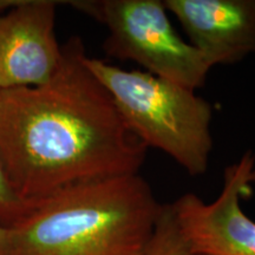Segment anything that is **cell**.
<instances>
[{"mask_svg":"<svg viewBox=\"0 0 255 255\" xmlns=\"http://www.w3.org/2000/svg\"><path fill=\"white\" fill-rule=\"evenodd\" d=\"M53 77L0 91V159L25 200L72 184L139 174L148 148L85 65L79 38L62 46Z\"/></svg>","mask_w":255,"mask_h":255,"instance_id":"cell-1","label":"cell"},{"mask_svg":"<svg viewBox=\"0 0 255 255\" xmlns=\"http://www.w3.org/2000/svg\"><path fill=\"white\" fill-rule=\"evenodd\" d=\"M161 207L139 174L64 187L9 228L11 255H142Z\"/></svg>","mask_w":255,"mask_h":255,"instance_id":"cell-2","label":"cell"},{"mask_svg":"<svg viewBox=\"0 0 255 255\" xmlns=\"http://www.w3.org/2000/svg\"><path fill=\"white\" fill-rule=\"evenodd\" d=\"M85 65L109 92L131 132L167 154L190 176L206 174L213 150V107L195 90L87 55Z\"/></svg>","mask_w":255,"mask_h":255,"instance_id":"cell-3","label":"cell"},{"mask_svg":"<svg viewBox=\"0 0 255 255\" xmlns=\"http://www.w3.org/2000/svg\"><path fill=\"white\" fill-rule=\"evenodd\" d=\"M73 7L108 30L104 50L109 57L132 60L145 72L196 90L210 66L175 30L163 0H83Z\"/></svg>","mask_w":255,"mask_h":255,"instance_id":"cell-4","label":"cell"},{"mask_svg":"<svg viewBox=\"0 0 255 255\" xmlns=\"http://www.w3.org/2000/svg\"><path fill=\"white\" fill-rule=\"evenodd\" d=\"M254 182L255 156L247 151L226 168L214 201L205 202L187 193L171 203L194 255H255V221L241 207Z\"/></svg>","mask_w":255,"mask_h":255,"instance_id":"cell-5","label":"cell"},{"mask_svg":"<svg viewBox=\"0 0 255 255\" xmlns=\"http://www.w3.org/2000/svg\"><path fill=\"white\" fill-rule=\"evenodd\" d=\"M50 0L0 1V91L45 84L58 70L63 49L56 38Z\"/></svg>","mask_w":255,"mask_h":255,"instance_id":"cell-6","label":"cell"},{"mask_svg":"<svg viewBox=\"0 0 255 255\" xmlns=\"http://www.w3.org/2000/svg\"><path fill=\"white\" fill-rule=\"evenodd\" d=\"M210 68L255 55V0H163Z\"/></svg>","mask_w":255,"mask_h":255,"instance_id":"cell-7","label":"cell"},{"mask_svg":"<svg viewBox=\"0 0 255 255\" xmlns=\"http://www.w3.org/2000/svg\"><path fill=\"white\" fill-rule=\"evenodd\" d=\"M142 255H194L181 231L171 203L162 205Z\"/></svg>","mask_w":255,"mask_h":255,"instance_id":"cell-8","label":"cell"},{"mask_svg":"<svg viewBox=\"0 0 255 255\" xmlns=\"http://www.w3.org/2000/svg\"><path fill=\"white\" fill-rule=\"evenodd\" d=\"M31 203L15 189L0 159V225L13 227L26 214Z\"/></svg>","mask_w":255,"mask_h":255,"instance_id":"cell-9","label":"cell"},{"mask_svg":"<svg viewBox=\"0 0 255 255\" xmlns=\"http://www.w3.org/2000/svg\"><path fill=\"white\" fill-rule=\"evenodd\" d=\"M0 255H11V234L9 228L0 225Z\"/></svg>","mask_w":255,"mask_h":255,"instance_id":"cell-10","label":"cell"}]
</instances>
